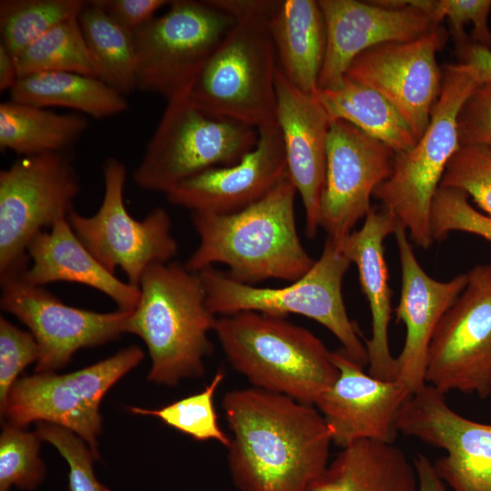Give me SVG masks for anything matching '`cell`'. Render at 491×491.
I'll return each mask as SVG.
<instances>
[{"instance_id": "cell-1", "label": "cell", "mask_w": 491, "mask_h": 491, "mask_svg": "<svg viewBox=\"0 0 491 491\" xmlns=\"http://www.w3.org/2000/svg\"><path fill=\"white\" fill-rule=\"evenodd\" d=\"M222 408L232 433L227 467L238 491H311L333 443L317 408L256 387L227 392Z\"/></svg>"}, {"instance_id": "cell-2", "label": "cell", "mask_w": 491, "mask_h": 491, "mask_svg": "<svg viewBox=\"0 0 491 491\" xmlns=\"http://www.w3.org/2000/svg\"><path fill=\"white\" fill-rule=\"evenodd\" d=\"M297 191L289 176L249 206L231 214L192 212L199 244L185 264L200 272L227 266L233 280L249 286L266 279L294 282L316 260L304 248L296 228Z\"/></svg>"}, {"instance_id": "cell-3", "label": "cell", "mask_w": 491, "mask_h": 491, "mask_svg": "<svg viewBox=\"0 0 491 491\" xmlns=\"http://www.w3.org/2000/svg\"><path fill=\"white\" fill-rule=\"evenodd\" d=\"M140 298L126 324L148 349V379L175 386L184 378L201 377L212 352L208 338L216 316L206 305L199 273L178 262L151 265L143 274Z\"/></svg>"}, {"instance_id": "cell-4", "label": "cell", "mask_w": 491, "mask_h": 491, "mask_svg": "<svg viewBox=\"0 0 491 491\" xmlns=\"http://www.w3.org/2000/svg\"><path fill=\"white\" fill-rule=\"evenodd\" d=\"M214 331L230 365L253 387L315 406L338 376L324 343L285 317L244 311L217 317Z\"/></svg>"}, {"instance_id": "cell-5", "label": "cell", "mask_w": 491, "mask_h": 491, "mask_svg": "<svg viewBox=\"0 0 491 491\" xmlns=\"http://www.w3.org/2000/svg\"><path fill=\"white\" fill-rule=\"evenodd\" d=\"M442 76L426 129L411 149L396 154L390 176L374 193L415 245L424 249L435 241L431 223L434 198L450 159L460 147L457 117L478 85L473 70L459 62L446 65Z\"/></svg>"}, {"instance_id": "cell-6", "label": "cell", "mask_w": 491, "mask_h": 491, "mask_svg": "<svg viewBox=\"0 0 491 491\" xmlns=\"http://www.w3.org/2000/svg\"><path fill=\"white\" fill-rule=\"evenodd\" d=\"M338 245L326 237L323 251L311 269L289 286L270 288L238 283L225 272L207 267L200 272L206 305L215 316L244 311L282 316L297 314L326 327L355 362L367 363L366 346L346 313L343 279L351 266Z\"/></svg>"}, {"instance_id": "cell-7", "label": "cell", "mask_w": 491, "mask_h": 491, "mask_svg": "<svg viewBox=\"0 0 491 491\" xmlns=\"http://www.w3.org/2000/svg\"><path fill=\"white\" fill-rule=\"evenodd\" d=\"M276 49L267 21L235 22L188 94L204 114L256 129L276 122Z\"/></svg>"}, {"instance_id": "cell-8", "label": "cell", "mask_w": 491, "mask_h": 491, "mask_svg": "<svg viewBox=\"0 0 491 491\" xmlns=\"http://www.w3.org/2000/svg\"><path fill=\"white\" fill-rule=\"evenodd\" d=\"M257 138L256 128L211 117L189 101L188 94L178 95L167 101L132 179L142 189L166 194L205 170L239 162Z\"/></svg>"}, {"instance_id": "cell-9", "label": "cell", "mask_w": 491, "mask_h": 491, "mask_svg": "<svg viewBox=\"0 0 491 491\" xmlns=\"http://www.w3.org/2000/svg\"><path fill=\"white\" fill-rule=\"evenodd\" d=\"M206 0L171 1L168 10L133 33L136 89L166 101L185 94L235 25Z\"/></svg>"}, {"instance_id": "cell-10", "label": "cell", "mask_w": 491, "mask_h": 491, "mask_svg": "<svg viewBox=\"0 0 491 491\" xmlns=\"http://www.w3.org/2000/svg\"><path fill=\"white\" fill-rule=\"evenodd\" d=\"M144 358L137 346L83 369L57 375L36 373L17 379L1 406L10 425L25 428L32 422L63 426L81 437L99 458V406L106 392Z\"/></svg>"}, {"instance_id": "cell-11", "label": "cell", "mask_w": 491, "mask_h": 491, "mask_svg": "<svg viewBox=\"0 0 491 491\" xmlns=\"http://www.w3.org/2000/svg\"><path fill=\"white\" fill-rule=\"evenodd\" d=\"M79 192L63 153L24 155L0 171V280L26 270L31 241L67 217Z\"/></svg>"}, {"instance_id": "cell-12", "label": "cell", "mask_w": 491, "mask_h": 491, "mask_svg": "<svg viewBox=\"0 0 491 491\" xmlns=\"http://www.w3.org/2000/svg\"><path fill=\"white\" fill-rule=\"evenodd\" d=\"M104 196L97 212L85 216L73 210L67 220L89 252L111 273L120 267L127 283L139 288L144 272L153 264L168 263L178 254L167 211L155 207L143 220L135 219L124 203L126 169L109 157L102 166Z\"/></svg>"}, {"instance_id": "cell-13", "label": "cell", "mask_w": 491, "mask_h": 491, "mask_svg": "<svg viewBox=\"0 0 491 491\" xmlns=\"http://www.w3.org/2000/svg\"><path fill=\"white\" fill-rule=\"evenodd\" d=\"M467 283L439 322L429 345L426 383L446 394H491V264L467 273Z\"/></svg>"}, {"instance_id": "cell-14", "label": "cell", "mask_w": 491, "mask_h": 491, "mask_svg": "<svg viewBox=\"0 0 491 491\" xmlns=\"http://www.w3.org/2000/svg\"><path fill=\"white\" fill-rule=\"evenodd\" d=\"M0 283L1 309L24 323L37 343L36 373H53L64 367L77 350L101 346L126 333L133 311L118 308L98 313L73 307L21 275Z\"/></svg>"}, {"instance_id": "cell-15", "label": "cell", "mask_w": 491, "mask_h": 491, "mask_svg": "<svg viewBox=\"0 0 491 491\" xmlns=\"http://www.w3.org/2000/svg\"><path fill=\"white\" fill-rule=\"evenodd\" d=\"M396 426L446 452L434 466L453 491H491V424L456 413L444 393L426 384L402 406Z\"/></svg>"}, {"instance_id": "cell-16", "label": "cell", "mask_w": 491, "mask_h": 491, "mask_svg": "<svg viewBox=\"0 0 491 491\" xmlns=\"http://www.w3.org/2000/svg\"><path fill=\"white\" fill-rule=\"evenodd\" d=\"M396 153L344 120L331 123L319 226L336 245L373 208L371 195L391 175Z\"/></svg>"}, {"instance_id": "cell-17", "label": "cell", "mask_w": 491, "mask_h": 491, "mask_svg": "<svg viewBox=\"0 0 491 491\" xmlns=\"http://www.w3.org/2000/svg\"><path fill=\"white\" fill-rule=\"evenodd\" d=\"M446 42L445 29L437 26L409 41L382 44L356 56L345 75L389 100L418 140L440 94L443 76L436 54Z\"/></svg>"}, {"instance_id": "cell-18", "label": "cell", "mask_w": 491, "mask_h": 491, "mask_svg": "<svg viewBox=\"0 0 491 491\" xmlns=\"http://www.w3.org/2000/svg\"><path fill=\"white\" fill-rule=\"evenodd\" d=\"M338 376L315 406L341 448L363 440L394 443L396 419L411 391L396 379L375 377L343 350L332 352Z\"/></svg>"}, {"instance_id": "cell-19", "label": "cell", "mask_w": 491, "mask_h": 491, "mask_svg": "<svg viewBox=\"0 0 491 491\" xmlns=\"http://www.w3.org/2000/svg\"><path fill=\"white\" fill-rule=\"evenodd\" d=\"M318 4L326 31L318 90L336 86L363 52L386 43L415 39L438 26L406 0L401 7L357 0H318Z\"/></svg>"}, {"instance_id": "cell-20", "label": "cell", "mask_w": 491, "mask_h": 491, "mask_svg": "<svg viewBox=\"0 0 491 491\" xmlns=\"http://www.w3.org/2000/svg\"><path fill=\"white\" fill-rule=\"evenodd\" d=\"M257 132L255 147L239 162L182 181L165 194L168 202L192 212L231 214L267 195L288 176L286 159L276 121Z\"/></svg>"}, {"instance_id": "cell-21", "label": "cell", "mask_w": 491, "mask_h": 491, "mask_svg": "<svg viewBox=\"0 0 491 491\" xmlns=\"http://www.w3.org/2000/svg\"><path fill=\"white\" fill-rule=\"evenodd\" d=\"M395 237L401 266V294L395 309L406 326V338L396 357V380L413 394L426 383L427 352L434 333L446 312L467 283V274L447 281L430 276L420 266L406 228L398 224Z\"/></svg>"}, {"instance_id": "cell-22", "label": "cell", "mask_w": 491, "mask_h": 491, "mask_svg": "<svg viewBox=\"0 0 491 491\" xmlns=\"http://www.w3.org/2000/svg\"><path fill=\"white\" fill-rule=\"evenodd\" d=\"M276 121L282 135L288 176L304 205L306 236L314 238L320 228L332 120L317 95L297 89L279 67L276 74Z\"/></svg>"}, {"instance_id": "cell-23", "label": "cell", "mask_w": 491, "mask_h": 491, "mask_svg": "<svg viewBox=\"0 0 491 491\" xmlns=\"http://www.w3.org/2000/svg\"><path fill=\"white\" fill-rule=\"evenodd\" d=\"M387 209L372 208L358 230L349 234L338 246L358 270L359 282L371 312L372 334L365 341L368 373L377 378L396 379V357L390 352L388 326L392 291L385 257L384 242L398 225Z\"/></svg>"}, {"instance_id": "cell-24", "label": "cell", "mask_w": 491, "mask_h": 491, "mask_svg": "<svg viewBox=\"0 0 491 491\" xmlns=\"http://www.w3.org/2000/svg\"><path fill=\"white\" fill-rule=\"evenodd\" d=\"M29 266L21 274L30 284L73 282L109 296L119 309L133 311L140 298L138 287L118 279L83 245L67 217L36 235L27 248Z\"/></svg>"}, {"instance_id": "cell-25", "label": "cell", "mask_w": 491, "mask_h": 491, "mask_svg": "<svg viewBox=\"0 0 491 491\" xmlns=\"http://www.w3.org/2000/svg\"><path fill=\"white\" fill-rule=\"evenodd\" d=\"M267 26L281 72L297 89L316 95L326 47L318 1L278 0Z\"/></svg>"}, {"instance_id": "cell-26", "label": "cell", "mask_w": 491, "mask_h": 491, "mask_svg": "<svg viewBox=\"0 0 491 491\" xmlns=\"http://www.w3.org/2000/svg\"><path fill=\"white\" fill-rule=\"evenodd\" d=\"M311 491H418V480L394 443L363 440L342 448Z\"/></svg>"}, {"instance_id": "cell-27", "label": "cell", "mask_w": 491, "mask_h": 491, "mask_svg": "<svg viewBox=\"0 0 491 491\" xmlns=\"http://www.w3.org/2000/svg\"><path fill=\"white\" fill-rule=\"evenodd\" d=\"M316 95L332 121L348 122L396 154L411 149L418 141L395 105L370 86L345 75L336 86L319 89Z\"/></svg>"}, {"instance_id": "cell-28", "label": "cell", "mask_w": 491, "mask_h": 491, "mask_svg": "<svg viewBox=\"0 0 491 491\" xmlns=\"http://www.w3.org/2000/svg\"><path fill=\"white\" fill-rule=\"evenodd\" d=\"M9 94L15 102L42 108H70L98 119L122 114L128 108L125 96L99 78L70 72L22 76Z\"/></svg>"}, {"instance_id": "cell-29", "label": "cell", "mask_w": 491, "mask_h": 491, "mask_svg": "<svg viewBox=\"0 0 491 491\" xmlns=\"http://www.w3.org/2000/svg\"><path fill=\"white\" fill-rule=\"evenodd\" d=\"M88 125L82 114H57L10 100L0 104V147L23 156L63 153Z\"/></svg>"}, {"instance_id": "cell-30", "label": "cell", "mask_w": 491, "mask_h": 491, "mask_svg": "<svg viewBox=\"0 0 491 491\" xmlns=\"http://www.w3.org/2000/svg\"><path fill=\"white\" fill-rule=\"evenodd\" d=\"M96 76L123 95L136 89L133 34L119 26L92 0L78 15Z\"/></svg>"}, {"instance_id": "cell-31", "label": "cell", "mask_w": 491, "mask_h": 491, "mask_svg": "<svg viewBox=\"0 0 491 491\" xmlns=\"http://www.w3.org/2000/svg\"><path fill=\"white\" fill-rule=\"evenodd\" d=\"M15 61L19 78L42 72H70L97 77L78 17L46 32L17 55Z\"/></svg>"}, {"instance_id": "cell-32", "label": "cell", "mask_w": 491, "mask_h": 491, "mask_svg": "<svg viewBox=\"0 0 491 491\" xmlns=\"http://www.w3.org/2000/svg\"><path fill=\"white\" fill-rule=\"evenodd\" d=\"M84 0H1L0 35L15 58L30 44L57 25L78 17Z\"/></svg>"}, {"instance_id": "cell-33", "label": "cell", "mask_w": 491, "mask_h": 491, "mask_svg": "<svg viewBox=\"0 0 491 491\" xmlns=\"http://www.w3.org/2000/svg\"><path fill=\"white\" fill-rule=\"evenodd\" d=\"M225 378L219 369L201 392L166 405L159 409L129 407L134 414L154 416L167 426L198 441L216 440L225 447L230 437L220 428L214 406V395Z\"/></svg>"}, {"instance_id": "cell-34", "label": "cell", "mask_w": 491, "mask_h": 491, "mask_svg": "<svg viewBox=\"0 0 491 491\" xmlns=\"http://www.w3.org/2000/svg\"><path fill=\"white\" fill-rule=\"evenodd\" d=\"M41 439L36 433L5 424L0 436V491L12 486L33 489L45 476L38 453Z\"/></svg>"}, {"instance_id": "cell-35", "label": "cell", "mask_w": 491, "mask_h": 491, "mask_svg": "<svg viewBox=\"0 0 491 491\" xmlns=\"http://www.w3.org/2000/svg\"><path fill=\"white\" fill-rule=\"evenodd\" d=\"M435 25L446 18L456 47L467 42L491 49V0H412Z\"/></svg>"}, {"instance_id": "cell-36", "label": "cell", "mask_w": 491, "mask_h": 491, "mask_svg": "<svg viewBox=\"0 0 491 491\" xmlns=\"http://www.w3.org/2000/svg\"><path fill=\"white\" fill-rule=\"evenodd\" d=\"M440 186L464 192L491 217V149L460 146L450 159Z\"/></svg>"}, {"instance_id": "cell-37", "label": "cell", "mask_w": 491, "mask_h": 491, "mask_svg": "<svg viewBox=\"0 0 491 491\" xmlns=\"http://www.w3.org/2000/svg\"><path fill=\"white\" fill-rule=\"evenodd\" d=\"M434 240H443L451 232L477 235L491 243V217L476 210L462 191L439 187L432 206Z\"/></svg>"}, {"instance_id": "cell-38", "label": "cell", "mask_w": 491, "mask_h": 491, "mask_svg": "<svg viewBox=\"0 0 491 491\" xmlns=\"http://www.w3.org/2000/svg\"><path fill=\"white\" fill-rule=\"evenodd\" d=\"M35 433L42 441L53 445L69 466L70 491H109L95 478V459L84 440L74 432L46 422H39Z\"/></svg>"}, {"instance_id": "cell-39", "label": "cell", "mask_w": 491, "mask_h": 491, "mask_svg": "<svg viewBox=\"0 0 491 491\" xmlns=\"http://www.w3.org/2000/svg\"><path fill=\"white\" fill-rule=\"evenodd\" d=\"M37 343L30 332L23 331L5 317H0V406H2L17 376L25 366L36 362Z\"/></svg>"}, {"instance_id": "cell-40", "label": "cell", "mask_w": 491, "mask_h": 491, "mask_svg": "<svg viewBox=\"0 0 491 491\" xmlns=\"http://www.w3.org/2000/svg\"><path fill=\"white\" fill-rule=\"evenodd\" d=\"M460 146L491 149V84L478 85L461 107L457 117Z\"/></svg>"}, {"instance_id": "cell-41", "label": "cell", "mask_w": 491, "mask_h": 491, "mask_svg": "<svg viewBox=\"0 0 491 491\" xmlns=\"http://www.w3.org/2000/svg\"><path fill=\"white\" fill-rule=\"evenodd\" d=\"M122 28L135 33L155 17V13L171 1L166 0H92Z\"/></svg>"}, {"instance_id": "cell-42", "label": "cell", "mask_w": 491, "mask_h": 491, "mask_svg": "<svg viewBox=\"0 0 491 491\" xmlns=\"http://www.w3.org/2000/svg\"><path fill=\"white\" fill-rule=\"evenodd\" d=\"M212 6L225 12L235 22L248 20L267 21L278 0H206Z\"/></svg>"}, {"instance_id": "cell-43", "label": "cell", "mask_w": 491, "mask_h": 491, "mask_svg": "<svg viewBox=\"0 0 491 491\" xmlns=\"http://www.w3.org/2000/svg\"><path fill=\"white\" fill-rule=\"evenodd\" d=\"M459 63L469 66L476 75L478 85L491 84V49L472 44L470 41L456 46Z\"/></svg>"}, {"instance_id": "cell-44", "label": "cell", "mask_w": 491, "mask_h": 491, "mask_svg": "<svg viewBox=\"0 0 491 491\" xmlns=\"http://www.w3.org/2000/svg\"><path fill=\"white\" fill-rule=\"evenodd\" d=\"M413 463L418 480V491H447L434 464L426 456L418 453L414 457Z\"/></svg>"}, {"instance_id": "cell-45", "label": "cell", "mask_w": 491, "mask_h": 491, "mask_svg": "<svg viewBox=\"0 0 491 491\" xmlns=\"http://www.w3.org/2000/svg\"><path fill=\"white\" fill-rule=\"evenodd\" d=\"M18 79L15 58L0 44V91H10Z\"/></svg>"}]
</instances>
